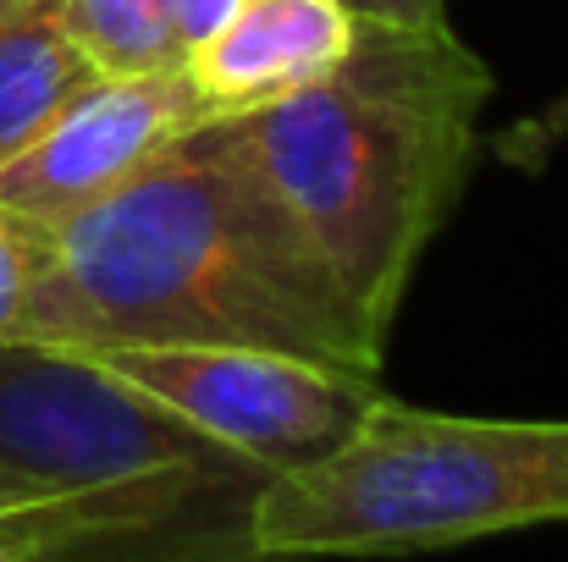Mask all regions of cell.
I'll list each match as a JSON object with an SVG mask.
<instances>
[{
	"mask_svg": "<svg viewBox=\"0 0 568 562\" xmlns=\"http://www.w3.org/2000/svg\"><path fill=\"white\" fill-rule=\"evenodd\" d=\"M94 78L100 72L72 33L67 0H0V166Z\"/></svg>",
	"mask_w": 568,
	"mask_h": 562,
	"instance_id": "8",
	"label": "cell"
},
{
	"mask_svg": "<svg viewBox=\"0 0 568 562\" xmlns=\"http://www.w3.org/2000/svg\"><path fill=\"white\" fill-rule=\"evenodd\" d=\"M204 122L221 116L199 94L189 61L94 78L33 144L0 166V204L50 232Z\"/></svg>",
	"mask_w": 568,
	"mask_h": 562,
	"instance_id": "6",
	"label": "cell"
},
{
	"mask_svg": "<svg viewBox=\"0 0 568 562\" xmlns=\"http://www.w3.org/2000/svg\"><path fill=\"white\" fill-rule=\"evenodd\" d=\"M39 259H44V226L0 204V343H11L22 326V304H28Z\"/></svg>",
	"mask_w": 568,
	"mask_h": 562,
	"instance_id": "10",
	"label": "cell"
},
{
	"mask_svg": "<svg viewBox=\"0 0 568 562\" xmlns=\"http://www.w3.org/2000/svg\"><path fill=\"white\" fill-rule=\"evenodd\" d=\"M78 354V348H67ZM100 370L128 380L210 441L254 458L271 474L337 452L386 391L381 375L276 354V348H199V343H116L83 348Z\"/></svg>",
	"mask_w": 568,
	"mask_h": 562,
	"instance_id": "5",
	"label": "cell"
},
{
	"mask_svg": "<svg viewBox=\"0 0 568 562\" xmlns=\"http://www.w3.org/2000/svg\"><path fill=\"white\" fill-rule=\"evenodd\" d=\"M486 94L491 72L453 22L359 17L321 83L237 116L254 166L381 337L469 177Z\"/></svg>",
	"mask_w": 568,
	"mask_h": 562,
	"instance_id": "2",
	"label": "cell"
},
{
	"mask_svg": "<svg viewBox=\"0 0 568 562\" xmlns=\"http://www.w3.org/2000/svg\"><path fill=\"white\" fill-rule=\"evenodd\" d=\"M0 508H11V497H6V491H0Z\"/></svg>",
	"mask_w": 568,
	"mask_h": 562,
	"instance_id": "14",
	"label": "cell"
},
{
	"mask_svg": "<svg viewBox=\"0 0 568 562\" xmlns=\"http://www.w3.org/2000/svg\"><path fill=\"white\" fill-rule=\"evenodd\" d=\"M243 0H166V28H172V44L178 55L189 61L193 50H204L232 17H237Z\"/></svg>",
	"mask_w": 568,
	"mask_h": 562,
	"instance_id": "11",
	"label": "cell"
},
{
	"mask_svg": "<svg viewBox=\"0 0 568 562\" xmlns=\"http://www.w3.org/2000/svg\"><path fill=\"white\" fill-rule=\"evenodd\" d=\"M11 343L276 348L381 375L386 337L354 309L254 166L237 116L166 144L122 187L44 232Z\"/></svg>",
	"mask_w": 568,
	"mask_h": 562,
	"instance_id": "1",
	"label": "cell"
},
{
	"mask_svg": "<svg viewBox=\"0 0 568 562\" xmlns=\"http://www.w3.org/2000/svg\"><path fill=\"white\" fill-rule=\"evenodd\" d=\"M67 17L100 78L183 61L166 28V0H67Z\"/></svg>",
	"mask_w": 568,
	"mask_h": 562,
	"instance_id": "9",
	"label": "cell"
},
{
	"mask_svg": "<svg viewBox=\"0 0 568 562\" xmlns=\"http://www.w3.org/2000/svg\"><path fill=\"white\" fill-rule=\"evenodd\" d=\"M568 524V419L436 413L381 391L321 463L271 474L254 535L276 562L403 558Z\"/></svg>",
	"mask_w": 568,
	"mask_h": 562,
	"instance_id": "4",
	"label": "cell"
},
{
	"mask_svg": "<svg viewBox=\"0 0 568 562\" xmlns=\"http://www.w3.org/2000/svg\"><path fill=\"white\" fill-rule=\"evenodd\" d=\"M265 486L94 359L0 343V491L28 513V562H276L254 535Z\"/></svg>",
	"mask_w": 568,
	"mask_h": 562,
	"instance_id": "3",
	"label": "cell"
},
{
	"mask_svg": "<svg viewBox=\"0 0 568 562\" xmlns=\"http://www.w3.org/2000/svg\"><path fill=\"white\" fill-rule=\"evenodd\" d=\"M359 33L348 0H243L237 17L189 55V72L215 116L265 111L321 83Z\"/></svg>",
	"mask_w": 568,
	"mask_h": 562,
	"instance_id": "7",
	"label": "cell"
},
{
	"mask_svg": "<svg viewBox=\"0 0 568 562\" xmlns=\"http://www.w3.org/2000/svg\"><path fill=\"white\" fill-rule=\"evenodd\" d=\"M365 22H397V28H436L447 22V0H348Z\"/></svg>",
	"mask_w": 568,
	"mask_h": 562,
	"instance_id": "12",
	"label": "cell"
},
{
	"mask_svg": "<svg viewBox=\"0 0 568 562\" xmlns=\"http://www.w3.org/2000/svg\"><path fill=\"white\" fill-rule=\"evenodd\" d=\"M0 562H28V513H22V502L0 508Z\"/></svg>",
	"mask_w": 568,
	"mask_h": 562,
	"instance_id": "13",
	"label": "cell"
}]
</instances>
